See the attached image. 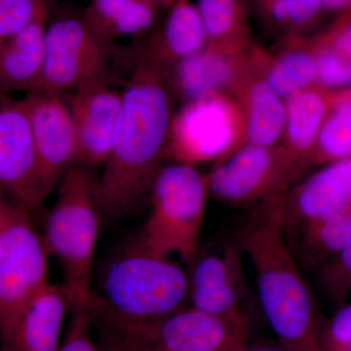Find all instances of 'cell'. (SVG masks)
<instances>
[{"label":"cell","mask_w":351,"mask_h":351,"mask_svg":"<svg viewBox=\"0 0 351 351\" xmlns=\"http://www.w3.org/2000/svg\"><path fill=\"white\" fill-rule=\"evenodd\" d=\"M174 95L169 69L142 56L122 94L110 156L94 180L104 223L134 216L149 202L152 184L167 158Z\"/></svg>","instance_id":"1"},{"label":"cell","mask_w":351,"mask_h":351,"mask_svg":"<svg viewBox=\"0 0 351 351\" xmlns=\"http://www.w3.org/2000/svg\"><path fill=\"white\" fill-rule=\"evenodd\" d=\"M284 198L285 193L272 195L252 207L235 241L256 270L261 304L279 341L302 351H324V322L286 237Z\"/></svg>","instance_id":"2"},{"label":"cell","mask_w":351,"mask_h":351,"mask_svg":"<svg viewBox=\"0 0 351 351\" xmlns=\"http://www.w3.org/2000/svg\"><path fill=\"white\" fill-rule=\"evenodd\" d=\"M208 195L206 175L195 166L163 165L152 184V212L138 243L159 257L179 256L184 265L193 267Z\"/></svg>","instance_id":"3"},{"label":"cell","mask_w":351,"mask_h":351,"mask_svg":"<svg viewBox=\"0 0 351 351\" xmlns=\"http://www.w3.org/2000/svg\"><path fill=\"white\" fill-rule=\"evenodd\" d=\"M101 216L94 179L73 164L60 181L54 207L46 223V247L61 261L64 284L73 304H85L91 294L92 269Z\"/></svg>","instance_id":"4"},{"label":"cell","mask_w":351,"mask_h":351,"mask_svg":"<svg viewBox=\"0 0 351 351\" xmlns=\"http://www.w3.org/2000/svg\"><path fill=\"white\" fill-rule=\"evenodd\" d=\"M189 291L188 276L179 265L137 241L110 263L101 298L122 315L158 319L181 311Z\"/></svg>","instance_id":"5"},{"label":"cell","mask_w":351,"mask_h":351,"mask_svg":"<svg viewBox=\"0 0 351 351\" xmlns=\"http://www.w3.org/2000/svg\"><path fill=\"white\" fill-rule=\"evenodd\" d=\"M112 43L101 38L83 11L64 9L46 25L45 60L38 90L63 95L110 80Z\"/></svg>","instance_id":"6"},{"label":"cell","mask_w":351,"mask_h":351,"mask_svg":"<svg viewBox=\"0 0 351 351\" xmlns=\"http://www.w3.org/2000/svg\"><path fill=\"white\" fill-rule=\"evenodd\" d=\"M306 169L283 145L246 144L217 161L206 175L208 191L230 206L252 208L287 193Z\"/></svg>","instance_id":"7"},{"label":"cell","mask_w":351,"mask_h":351,"mask_svg":"<svg viewBox=\"0 0 351 351\" xmlns=\"http://www.w3.org/2000/svg\"><path fill=\"white\" fill-rule=\"evenodd\" d=\"M27 211L20 204L9 206L0 219V339L48 283L47 247Z\"/></svg>","instance_id":"8"},{"label":"cell","mask_w":351,"mask_h":351,"mask_svg":"<svg viewBox=\"0 0 351 351\" xmlns=\"http://www.w3.org/2000/svg\"><path fill=\"white\" fill-rule=\"evenodd\" d=\"M245 145V128L237 101L228 94L186 101L173 115L166 156L191 164L219 161Z\"/></svg>","instance_id":"9"},{"label":"cell","mask_w":351,"mask_h":351,"mask_svg":"<svg viewBox=\"0 0 351 351\" xmlns=\"http://www.w3.org/2000/svg\"><path fill=\"white\" fill-rule=\"evenodd\" d=\"M38 156L39 179L48 196L75 163V132L63 95L34 90L22 100Z\"/></svg>","instance_id":"10"},{"label":"cell","mask_w":351,"mask_h":351,"mask_svg":"<svg viewBox=\"0 0 351 351\" xmlns=\"http://www.w3.org/2000/svg\"><path fill=\"white\" fill-rule=\"evenodd\" d=\"M0 186L17 204L38 207L47 196L39 179L38 156L22 100L0 101Z\"/></svg>","instance_id":"11"},{"label":"cell","mask_w":351,"mask_h":351,"mask_svg":"<svg viewBox=\"0 0 351 351\" xmlns=\"http://www.w3.org/2000/svg\"><path fill=\"white\" fill-rule=\"evenodd\" d=\"M243 255L234 241L196 258L189 279L193 308L225 317L248 316L246 306L251 295L244 277Z\"/></svg>","instance_id":"12"},{"label":"cell","mask_w":351,"mask_h":351,"mask_svg":"<svg viewBox=\"0 0 351 351\" xmlns=\"http://www.w3.org/2000/svg\"><path fill=\"white\" fill-rule=\"evenodd\" d=\"M69 108L75 132L76 165H105L121 108L122 94L101 80L73 92Z\"/></svg>","instance_id":"13"},{"label":"cell","mask_w":351,"mask_h":351,"mask_svg":"<svg viewBox=\"0 0 351 351\" xmlns=\"http://www.w3.org/2000/svg\"><path fill=\"white\" fill-rule=\"evenodd\" d=\"M351 207V157L329 163L285 193V230H304Z\"/></svg>","instance_id":"14"},{"label":"cell","mask_w":351,"mask_h":351,"mask_svg":"<svg viewBox=\"0 0 351 351\" xmlns=\"http://www.w3.org/2000/svg\"><path fill=\"white\" fill-rule=\"evenodd\" d=\"M73 298L64 285L47 283L27 302L1 339L3 351H59Z\"/></svg>","instance_id":"15"},{"label":"cell","mask_w":351,"mask_h":351,"mask_svg":"<svg viewBox=\"0 0 351 351\" xmlns=\"http://www.w3.org/2000/svg\"><path fill=\"white\" fill-rule=\"evenodd\" d=\"M230 96L237 101L243 119L245 145L280 144L285 124V100L265 80L251 49Z\"/></svg>","instance_id":"16"},{"label":"cell","mask_w":351,"mask_h":351,"mask_svg":"<svg viewBox=\"0 0 351 351\" xmlns=\"http://www.w3.org/2000/svg\"><path fill=\"white\" fill-rule=\"evenodd\" d=\"M167 9L162 23L152 32L143 57L171 69L206 49L208 36L196 4L177 0Z\"/></svg>","instance_id":"17"},{"label":"cell","mask_w":351,"mask_h":351,"mask_svg":"<svg viewBox=\"0 0 351 351\" xmlns=\"http://www.w3.org/2000/svg\"><path fill=\"white\" fill-rule=\"evenodd\" d=\"M343 91L314 85L285 100V124L280 144L307 168L313 165L323 123Z\"/></svg>","instance_id":"18"},{"label":"cell","mask_w":351,"mask_h":351,"mask_svg":"<svg viewBox=\"0 0 351 351\" xmlns=\"http://www.w3.org/2000/svg\"><path fill=\"white\" fill-rule=\"evenodd\" d=\"M247 52L221 56L206 49L169 69L174 93L186 101L216 94H232L243 68Z\"/></svg>","instance_id":"19"},{"label":"cell","mask_w":351,"mask_h":351,"mask_svg":"<svg viewBox=\"0 0 351 351\" xmlns=\"http://www.w3.org/2000/svg\"><path fill=\"white\" fill-rule=\"evenodd\" d=\"M48 19L32 23L0 44V92L34 91L43 78Z\"/></svg>","instance_id":"20"},{"label":"cell","mask_w":351,"mask_h":351,"mask_svg":"<svg viewBox=\"0 0 351 351\" xmlns=\"http://www.w3.org/2000/svg\"><path fill=\"white\" fill-rule=\"evenodd\" d=\"M251 54L265 80L284 100L315 85V57L302 38H290L285 49L276 55L256 45Z\"/></svg>","instance_id":"21"},{"label":"cell","mask_w":351,"mask_h":351,"mask_svg":"<svg viewBox=\"0 0 351 351\" xmlns=\"http://www.w3.org/2000/svg\"><path fill=\"white\" fill-rule=\"evenodd\" d=\"M196 5L207 32V51L235 56L253 47L247 0H198Z\"/></svg>","instance_id":"22"},{"label":"cell","mask_w":351,"mask_h":351,"mask_svg":"<svg viewBox=\"0 0 351 351\" xmlns=\"http://www.w3.org/2000/svg\"><path fill=\"white\" fill-rule=\"evenodd\" d=\"M161 8L156 0H91L83 14L93 31L112 43L117 38L149 31Z\"/></svg>","instance_id":"23"},{"label":"cell","mask_w":351,"mask_h":351,"mask_svg":"<svg viewBox=\"0 0 351 351\" xmlns=\"http://www.w3.org/2000/svg\"><path fill=\"white\" fill-rule=\"evenodd\" d=\"M300 255L308 265L322 263L351 246V207L302 230Z\"/></svg>","instance_id":"24"},{"label":"cell","mask_w":351,"mask_h":351,"mask_svg":"<svg viewBox=\"0 0 351 351\" xmlns=\"http://www.w3.org/2000/svg\"><path fill=\"white\" fill-rule=\"evenodd\" d=\"M351 157V89L343 90L327 115L313 157V165Z\"/></svg>","instance_id":"25"},{"label":"cell","mask_w":351,"mask_h":351,"mask_svg":"<svg viewBox=\"0 0 351 351\" xmlns=\"http://www.w3.org/2000/svg\"><path fill=\"white\" fill-rule=\"evenodd\" d=\"M57 0H0V44L32 23L48 19Z\"/></svg>","instance_id":"26"},{"label":"cell","mask_w":351,"mask_h":351,"mask_svg":"<svg viewBox=\"0 0 351 351\" xmlns=\"http://www.w3.org/2000/svg\"><path fill=\"white\" fill-rule=\"evenodd\" d=\"M316 62L315 85L328 90L351 89V58L331 48L314 45L302 38Z\"/></svg>","instance_id":"27"},{"label":"cell","mask_w":351,"mask_h":351,"mask_svg":"<svg viewBox=\"0 0 351 351\" xmlns=\"http://www.w3.org/2000/svg\"><path fill=\"white\" fill-rule=\"evenodd\" d=\"M320 284L328 297L343 306L351 294V246L321 263Z\"/></svg>","instance_id":"28"},{"label":"cell","mask_w":351,"mask_h":351,"mask_svg":"<svg viewBox=\"0 0 351 351\" xmlns=\"http://www.w3.org/2000/svg\"><path fill=\"white\" fill-rule=\"evenodd\" d=\"M91 328L85 304H73L71 320L59 351H100L92 339Z\"/></svg>","instance_id":"29"},{"label":"cell","mask_w":351,"mask_h":351,"mask_svg":"<svg viewBox=\"0 0 351 351\" xmlns=\"http://www.w3.org/2000/svg\"><path fill=\"white\" fill-rule=\"evenodd\" d=\"M321 346L324 351H351V302L339 307L331 319L324 322Z\"/></svg>","instance_id":"30"},{"label":"cell","mask_w":351,"mask_h":351,"mask_svg":"<svg viewBox=\"0 0 351 351\" xmlns=\"http://www.w3.org/2000/svg\"><path fill=\"white\" fill-rule=\"evenodd\" d=\"M307 39L314 45L331 48L351 58V12L341 14L326 31Z\"/></svg>","instance_id":"31"},{"label":"cell","mask_w":351,"mask_h":351,"mask_svg":"<svg viewBox=\"0 0 351 351\" xmlns=\"http://www.w3.org/2000/svg\"><path fill=\"white\" fill-rule=\"evenodd\" d=\"M287 9L293 32L313 25L322 11L319 0H281Z\"/></svg>","instance_id":"32"},{"label":"cell","mask_w":351,"mask_h":351,"mask_svg":"<svg viewBox=\"0 0 351 351\" xmlns=\"http://www.w3.org/2000/svg\"><path fill=\"white\" fill-rule=\"evenodd\" d=\"M240 351H302L279 341L278 343H262L245 345Z\"/></svg>","instance_id":"33"},{"label":"cell","mask_w":351,"mask_h":351,"mask_svg":"<svg viewBox=\"0 0 351 351\" xmlns=\"http://www.w3.org/2000/svg\"><path fill=\"white\" fill-rule=\"evenodd\" d=\"M322 10L341 14L351 12V0H319Z\"/></svg>","instance_id":"34"},{"label":"cell","mask_w":351,"mask_h":351,"mask_svg":"<svg viewBox=\"0 0 351 351\" xmlns=\"http://www.w3.org/2000/svg\"><path fill=\"white\" fill-rule=\"evenodd\" d=\"M8 208L9 206L6 204L5 201H4L3 196L1 195V191H0V219H1L2 217L4 216V214L6 213Z\"/></svg>","instance_id":"35"},{"label":"cell","mask_w":351,"mask_h":351,"mask_svg":"<svg viewBox=\"0 0 351 351\" xmlns=\"http://www.w3.org/2000/svg\"><path fill=\"white\" fill-rule=\"evenodd\" d=\"M156 1L160 4L162 8L167 9L169 8L171 5H173L177 0H156Z\"/></svg>","instance_id":"36"},{"label":"cell","mask_w":351,"mask_h":351,"mask_svg":"<svg viewBox=\"0 0 351 351\" xmlns=\"http://www.w3.org/2000/svg\"><path fill=\"white\" fill-rule=\"evenodd\" d=\"M242 350L241 348H237V350H217V351H240Z\"/></svg>","instance_id":"37"}]
</instances>
